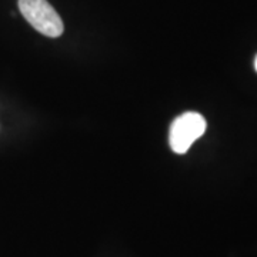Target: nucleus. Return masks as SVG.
I'll list each match as a JSON object with an SVG mask.
<instances>
[{
	"instance_id": "nucleus-1",
	"label": "nucleus",
	"mask_w": 257,
	"mask_h": 257,
	"mask_svg": "<svg viewBox=\"0 0 257 257\" xmlns=\"http://www.w3.org/2000/svg\"><path fill=\"white\" fill-rule=\"evenodd\" d=\"M19 9L35 30L47 37L63 33V22L47 0H19Z\"/></svg>"
},
{
	"instance_id": "nucleus-2",
	"label": "nucleus",
	"mask_w": 257,
	"mask_h": 257,
	"mask_svg": "<svg viewBox=\"0 0 257 257\" xmlns=\"http://www.w3.org/2000/svg\"><path fill=\"white\" fill-rule=\"evenodd\" d=\"M206 120L200 113L187 111L179 116L170 126L169 142L172 150L177 155H184L199 138L206 132Z\"/></svg>"
},
{
	"instance_id": "nucleus-3",
	"label": "nucleus",
	"mask_w": 257,
	"mask_h": 257,
	"mask_svg": "<svg viewBox=\"0 0 257 257\" xmlns=\"http://www.w3.org/2000/svg\"><path fill=\"white\" fill-rule=\"evenodd\" d=\"M254 69H256V72H257V56H256V59H254Z\"/></svg>"
}]
</instances>
